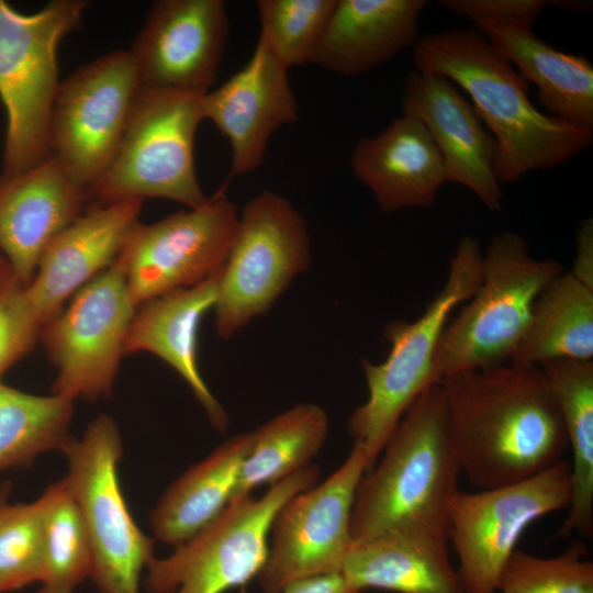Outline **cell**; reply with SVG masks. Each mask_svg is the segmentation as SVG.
Segmentation results:
<instances>
[{"label": "cell", "mask_w": 593, "mask_h": 593, "mask_svg": "<svg viewBox=\"0 0 593 593\" xmlns=\"http://www.w3.org/2000/svg\"><path fill=\"white\" fill-rule=\"evenodd\" d=\"M570 499V463L563 459L517 483L473 492L458 489L448 504V541L458 557L465 593H495L524 530L568 507Z\"/></svg>", "instance_id": "obj_11"}, {"label": "cell", "mask_w": 593, "mask_h": 593, "mask_svg": "<svg viewBox=\"0 0 593 593\" xmlns=\"http://www.w3.org/2000/svg\"><path fill=\"white\" fill-rule=\"evenodd\" d=\"M483 253L472 236H463L450 259L449 273L443 289L413 322L392 321L383 334L390 344L387 359L373 363L361 359L368 389L367 400L348 418L354 444L361 446L368 458V470L399 422L433 380V360L440 335L451 312L468 301L482 277Z\"/></svg>", "instance_id": "obj_4"}, {"label": "cell", "mask_w": 593, "mask_h": 593, "mask_svg": "<svg viewBox=\"0 0 593 593\" xmlns=\"http://www.w3.org/2000/svg\"><path fill=\"white\" fill-rule=\"evenodd\" d=\"M402 109L427 127L444 160L447 182L466 187L490 211H501L496 142L457 86L441 76L411 71L404 82Z\"/></svg>", "instance_id": "obj_18"}, {"label": "cell", "mask_w": 593, "mask_h": 593, "mask_svg": "<svg viewBox=\"0 0 593 593\" xmlns=\"http://www.w3.org/2000/svg\"><path fill=\"white\" fill-rule=\"evenodd\" d=\"M135 312L116 257L41 331L40 339L57 370L52 393L71 402L109 396Z\"/></svg>", "instance_id": "obj_13"}, {"label": "cell", "mask_w": 593, "mask_h": 593, "mask_svg": "<svg viewBox=\"0 0 593 593\" xmlns=\"http://www.w3.org/2000/svg\"><path fill=\"white\" fill-rule=\"evenodd\" d=\"M61 452L68 462L63 481L90 542V578L100 593H139L142 574L154 558V539L135 523L120 485L123 445L115 421L98 415Z\"/></svg>", "instance_id": "obj_9"}, {"label": "cell", "mask_w": 593, "mask_h": 593, "mask_svg": "<svg viewBox=\"0 0 593 593\" xmlns=\"http://www.w3.org/2000/svg\"><path fill=\"white\" fill-rule=\"evenodd\" d=\"M320 479L309 466L269 485L260 496L236 497L211 523L164 558L154 557L148 593H225L245 586L265 566L272 523L282 505Z\"/></svg>", "instance_id": "obj_8"}, {"label": "cell", "mask_w": 593, "mask_h": 593, "mask_svg": "<svg viewBox=\"0 0 593 593\" xmlns=\"http://www.w3.org/2000/svg\"><path fill=\"white\" fill-rule=\"evenodd\" d=\"M9 488L0 490V593L40 583L44 570L45 499L8 503Z\"/></svg>", "instance_id": "obj_32"}, {"label": "cell", "mask_w": 593, "mask_h": 593, "mask_svg": "<svg viewBox=\"0 0 593 593\" xmlns=\"http://www.w3.org/2000/svg\"><path fill=\"white\" fill-rule=\"evenodd\" d=\"M280 593H360L351 588L342 572L321 574L289 583Z\"/></svg>", "instance_id": "obj_38"}, {"label": "cell", "mask_w": 593, "mask_h": 593, "mask_svg": "<svg viewBox=\"0 0 593 593\" xmlns=\"http://www.w3.org/2000/svg\"><path fill=\"white\" fill-rule=\"evenodd\" d=\"M438 3L471 21L495 20L532 26L548 2L544 0H441Z\"/></svg>", "instance_id": "obj_36"}, {"label": "cell", "mask_w": 593, "mask_h": 593, "mask_svg": "<svg viewBox=\"0 0 593 593\" xmlns=\"http://www.w3.org/2000/svg\"><path fill=\"white\" fill-rule=\"evenodd\" d=\"M86 192L53 154L0 178V251L26 287L48 244L87 208Z\"/></svg>", "instance_id": "obj_20"}, {"label": "cell", "mask_w": 593, "mask_h": 593, "mask_svg": "<svg viewBox=\"0 0 593 593\" xmlns=\"http://www.w3.org/2000/svg\"><path fill=\"white\" fill-rule=\"evenodd\" d=\"M328 428L325 410L307 402L286 410L251 430L250 447L233 500L311 466L326 440Z\"/></svg>", "instance_id": "obj_29"}, {"label": "cell", "mask_w": 593, "mask_h": 593, "mask_svg": "<svg viewBox=\"0 0 593 593\" xmlns=\"http://www.w3.org/2000/svg\"><path fill=\"white\" fill-rule=\"evenodd\" d=\"M201 111L230 142L231 177L258 169L273 133L299 119L289 68L261 34L248 61L201 97Z\"/></svg>", "instance_id": "obj_17"}, {"label": "cell", "mask_w": 593, "mask_h": 593, "mask_svg": "<svg viewBox=\"0 0 593 593\" xmlns=\"http://www.w3.org/2000/svg\"><path fill=\"white\" fill-rule=\"evenodd\" d=\"M201 97L139 88L118 150L100 179L87 191L88 205L158 198L189 209L208 198L193 157L203 121Z\"/></svg>", "instance_id": "obj_7"}, {"label": "cell", "mask_w": 593, "mask_h": 593, "mask_svg": "<svg viewBox=\"0 0 593 593\" xmlns=\"http://www.w3.org/2000/svg\"><path fill=\"white\" fill-rule=\"evenodd\" d=\"M86 0H53L23 13L0 0V100L7 113L1 179L51 155L49 128L58 80L57 51L78 29Z\"/></svg>", "instance_id": "obj_5"}, {"label": "cell", "mask_w": 593, "mask_h": 593, "mask_svg": "<svg viewBox=\"0 0 593 593\" xmlns=\"http://www.w3.org/2000/svg\"><path fill=\"white\" fill-rule=\"evenodd\" d=\"M460 471L477 490L517 483L562 459L568 439L539 366L506 362L439 382Z\"/></svg>", "instance_id": "obj_1"}, {"label": "cell", "mask_w": 593, "mask_h": 593, "mask_svg": "<svg viewBox=\"0 0 593 593\" xmlns=\"http://www.w3.org/2000/svg\"><path fill=\"white\" fill-rule=\"evenodd\" d=\"M250 441L251 432L228 438L168 486L150 513L156 539L176 547L223 512L234 497Z\"/></svg>", "instance_id": "obj_26"}, {"label": "cell", "mask_w": 593, "mask_h": 593, "mask_svg": "<svg viewBox=\"0 0 593 593\" xmlns=\"http://www.w3.org/2000/svg\"><path fill=\"white\" fill-rule=\"evenodd\" d=\"M560 273L558 261L533 257L519 234L504 231L494 235L483 254L478 289L440 335L433 360L434 382L510 362L534 302Z\"/></svg>", "instance_id": "obj_6"}, {"label": "cell", "mask_w": 593, "mask_h": 593, "mask_svg": "<svg viewBox=\"0 0 593 593\" xmlns=\"http://www.w3.org/2000/svg\"><path fill=\"white\" fill-rule=\"evenodd\" d=\"M16 281L19 280L16 279L9 261L0 251V290Z\"/></svg>", "instance_id": "obj_39"}, {"label": "cell", "mask_w": 593, "mask_h": 593, "mask_svg": "<svg viewBox=\"0 0 593 593\" xmlns=\"http://www.w3.org/2000/svg\"><path fill=\"white\" fill-rule=\"evenodd\" d=\"M230 21L223 0H157L130 52L141 88L195 96L210 91Z\"/></svg>", "instance_id": "obj_16"}, {"label": "cell", "mask_w": 593, "mask_h": 593, "mask_svg": "<svg viewBox=\"0 0 593 593\" xmlns=\"http://www.w3.org/2000/svg\"><path fill=\"white\" fill-rule=\"evenodd\" d=\"M381 454L356 491L354 545L392 533L448 540V504L461 471L439 383L427 387L412 403Z\"/></svg>", "instance_id": "obj_3"}, {"label": "cell", "mask_w": 593, "mask_h": 593, "mask_svg": "<svg viewBox=\"0 0 593 593\" xmlns=\"http://www.w3.org/2000/svg\"><path fill=\"white\" fill-rule=\"evenodd\" d=\"M142 206L137 199L89 204L48 244L24 287L42 328L78 290L115 261Z\"/></svg>", "instance_id": "obj_19"}, {"label": "cell", "mask_w": 593, "mask_h": 593, "mask_svg": "<svg viewBox=\"0 0 593 593\" xmlns=\"http://www.w3.org/2000/svg\"><path fill=\"white\" fill-rule=\"evenodd\" d=\"M495 593H593V562L580 544L551 558L515 549Z\"/></svg>", "instance_id": "obj_34"}, {"label": "cell", "mask_w": 593, "mask_h": 593, "mask_svg": "<svg viewBox=\"0 0 593 593\" xmlns=\"http://www.w3.org/2000/svg\"><path fill=\"white\" fill-rule=\"evenodd\" d=\"M578 280L593 289V222L585 220L577 235V255L570 271Z\"/></svg>", "instance_id": "obj_37"}, {"label": "cell", "mask_w": 593, "mask_h": 593, "mask_svg": "<svg viewBox=\"0 0 593 593\" xmlns=\"http://www.w3.org/2000/svg\"><path fill=\"white\" fill-rule=\"evenodd\" d=\"M555 392L571 448V499L560 536L593 534V361L555 359L541 366Z\"/></svg>", "instance_id": "obj_28"}, {"label": "cell", "mask_w": 593, "mask_h": 593, "mask_svg": "<svg viewBox=\"0 0 593 593\" xmlns=\"http://www.w3.org/2000/svg\"><path fill=\"white\" fill-rule=\"evenodd\" d=\"M220 275L137 307L125 337L124 356L147 351L169 365L188 384L211 425L224 433L230 423L227 413L209 389L198 362L199 326L215 305Z\"/></svg>", "instance_id": "obj_22"}, {"label": "cell", "mask_w": 593, "mask_h": 593, "mask_svg": "<svg viewBox=\"0 0 593 593\" xmlns=\"http://www.w3.org/2000/svg\"><path fill=\"white\" fill-rule=\"evenodd\" d=\"M593 289L560 273L534 302L528 326L510 362L541 367L555 359L592 360Z\"/></svg>", "instance_id": "obj_27"}, {"label": "cell", "mask_w": 593, "mask_h": 593, "mask_svg": "<svg viewBox=\"0 0 593 593\" xmlns=\"http://www.w3.org/2000/svg\"><path fill=\"white\" fill-rule=\"evenodd\" d=\"M141 86L128 51L86 64L59 83L51 128V154L86 192L111 164Z\"/></svg>", "instance_id": "obj_15"}, {"label": "cell", "mask_w": 593, "mask_h": 593, "mask_svg": "<svg viewBox=\"0 0 593 593\" xmlns=\"http://www.w3.org/2000/svg\"><path fill=\"white\" fill-rule=\"evenodd\" d=\"M74 402L26 393L0 380V471L31 465L40 455L66 447Z\"/></svg>", "instance_id": "obj_30"}, {"label": "cell", "mask_w": 593, "mask_h": 593, "mask_svg": "<svg viewBox=\"0 0 593 593\" xmlns=\"http://www.w3.org/2000/svg\"><path fill=\"white\" fill-rule=\"evenodd\" d=\"M425 0H336L311 61L342 76L363 75L418 40Z\"/></svg>", "instance_id": "obj_23"}, {"label": "cell", "mask_w": 593, "mask_h": 593, "mask_svg": "<svg viewBox=\"0 0 593 593\" xmlns=\"http://www.w3.org/2000/svg\"><path fill=\"white\" fill-rule=\"evenodd\" d=\"M367 471V455L354 444L332 474L282 505L257 577L264 593H280L300 579L342 572L354 547L350 523L356 491Z\"/></svg>", "instance_id": "obj_14"}, {"label": "cell", "mask_w": 593, "mask_h": 593, "mask_svg": "<svg viewBox=\"0 0 593 593\" xmlns=\"http://www.w3.org/2000/svg\"><path fill=\"white\" fill-rule=\"evenodd\" d=\"M516 70L538 88V100L549 115L593 132V65L584 55L559 51L539 38L530 25L473 20Z\"/></svg>", "instance_id": "obj_24"}, {"label": "cell", "mask_w": 593, "mask_h": 593, "mask_svg": "<svg viewBox=\"0 0 593 593\" xmlns=\"http://www.w3.org/2000/svg\"><path fill=\"white\" fill-rule=\"evenodd\" d=\"M42 325L16 281L0 290V380L40 339Z\"/></svg>", "instance_id": "obj_35"}, {"label": "cell", "mask_w": 593, "mask_h": 593, "mask_svg": "<svg viewBox=\"0 0 593 593\" xmlns=\"http://www.w3.org/2000/svg\"><path fill=\"white\" fill-rule=\"evenodd\" d=\"M311 259L305 219L290 200L270 190L251 198L220 275L217 335L228 339L266 314Z\"/></svg>", "instance_id": "obj_10"}, {"label": "cell", "mask_w": 593, "mask_h": 593, "mask_svg": "<svg viewBox=\"0 0 593 593\" xmlns=\"http://www.w3.org/2000/svg\"><path fill=\"white\" fill-rule=\"evenodd\" d=\"M336 0H258L260 33L290 69L311 61Z\"/></svg>", "instance_id": "obj_33"}, {"label": "cell", "mask_w": 593, "mask_h": 593, "mask_svg": "<svg viewBox=\"0 0 593 593\" xmlns=\"http://www.w3.org/2000/svg\"><path fill=\"white\" fill-rule=\"evenodd\" d=\"M342 574L360 593H465L448 540L419 533H392L354 545Z\"/></svg>", "instance_id": "obj_25"}, {"label": "cell", "mask_w": 593, "mask_h": 593, "mask_svg": "<svg viewBox=\"0 0 593 593\" xmlns=\"http://www.w3.org/2000/svg\"><path fill=\"white\" fill-rule=\"evenodd\" d=\"M350 166L384 212L428 208L447 182L430 133L421 120L406 113L377 135L359 139Z\"/></svg>", "instance_id": "obj_21"}, {"label": "cell", "mask_w": 593, "mask_h": 593, "mask_svg": "<svg viewBox=\"0 0 593 593\" xmlns=\"http://www.w3.org/2000/svg\"><path fill=\"white\" fill-rule=\"evenodd\" d=\"M413 63L416 71L441 76L468 93L496 142L500 183L563 165L592 144L593 132L537 110L529 82L474 27L418 37Z\"/></svg>", "instance_id": "obj_2"}, {"label": "cell", "mask_w": 593, "mask_h": 593, "mask_svg": "<svg viewBox=\"0 0 593 593\" xmlns=\"http://www.w3.org/2000/svg\"><path fill=\"white\" fill-rule=\"evenodd\" d=\"M45 499L44 570L38 593H74L91 575L92 555L79 508L65 482Z\"/></svg>", "instance_id": "obj_31"}, {"label": "cell", "mask_w": 593, "mask_h": 593, "mask_svg": "<svg viewBox=\"0 0 593 593\" xmlns=\"http://www.w3.org/2000/svg\"><path fill=\"white\" fill-rule=\"evenodd\" d=\"M238 222V209L227 198L225 187L198 208L180 210L150 224L136 222L118 256L135 309L221 272Z\"/></svg>", "instance_id": "obj_12"}]
</instances>
